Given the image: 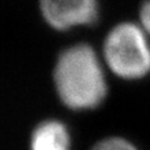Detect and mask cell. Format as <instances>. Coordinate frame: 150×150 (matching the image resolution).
I'll use <instances>...</instances> for the list:
<instances>
[{
	"mask_svg": "<svg viewBox=\"0 0 150 150\" xmlns=\"http://www.w3.org/2000/svg\"><path fill=\"white\" fill-rule=\"evenodd\" d=\"M41 15L56 30L91 25L99 15L98 0H40Z\"/></svg>",
	"mask_w": 150,
	"mask_h": 150,
	"instance_id": "3",
	"label": "cell"
},
{
	"mask_svg": "<svg viewBox=\"0 0 150 150\" xmlns=\"http://www.w3.org/2000/svg\"><path fill=\"white\" fill-rule=\"evenodd\" d=\"M91 150H138V149L125 139L108 138L95 144Z\"/></svg>",
	"mask_w": 150,
	"mask_h": 150,
	"instance_id": "5",
	"label": "cell"
},
{
	"mask_svg": "<svg viewBox=\"0 0 150 150\" xmlns=\"http://www.w3.org/2000/svg\"><path fill=\"white\" fill-rule=\"evenodd\" d=\"M145 33L133 23H121L109 31L104 59L119 78L138 80L150 73V44Z\"/></svg>",
	"mask_w": 150,
	"mask_h": 150,
	"instance_id": "2",
	"label": "cell"
},
{
	"mask_svg": "<svg viewBox=\"0 0 150 150\" xmlns=\"http://www.w3.org/2000/svg\"><path fill=\"white\" fill-rule=\"evenodd\" d=\"M54 83L60 100L73 110L95 109L108 90L98 55L86 44L70 46L59 55Z\"/></svg>",
	"mask_w": 150,
	"mask_h": 150,
	"instance_id": "1",
	"label": "cell"
},
{
	"mask_svg": "<svg viewBox=\"0 0 150 150\" xmlns=\"http://www.w3.org/2000/svg\"><path fill=\"white\" fill-rule=\"evenodd\" d=\"M140 21L143 29L150 35V0H145L140 9Z\"/></svg>",
	"mask_w": 150,
	"mask_h": 150,
	"instance_id": "6",
	"label": "cell"
},
{
	"mask_svg": "<svg viewBox=\"0 0 150 150\" xmlns=\"http://www.w3.org/2000/svg\"><path fill=\"white\" fill-rule=\"evenodd\" d=\"M30 150H70L67 126L58 120L43 121L31 134Z\"/></svg>",
	"mask_w": 150,
	"mask_h": 150,
	"instance_id": "4",
	"label": "cell"
}]
</instances>
